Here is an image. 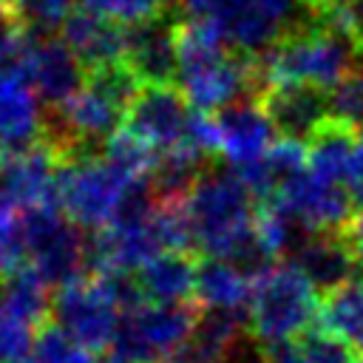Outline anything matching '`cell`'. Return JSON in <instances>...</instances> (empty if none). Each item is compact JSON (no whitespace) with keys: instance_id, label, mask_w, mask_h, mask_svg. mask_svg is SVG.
Here are the masks:
<instances>
[{"instance_id":"1","label":"cell","mask_w":363,"mask_h":363,"mask_svg":"<svg viewBox=\"0 0 363 363\" xmlns=\"http://www.w3.org/2000/svg\"><path fill=\"white\" fill-rule=\"evenodd\" d=\"M363 65V43L340 23L335 11H312L306 23L275 43L261 60V79L267 85H315L337 88Z\"/></svg>"},{"instance_id":"2","label":"cell","mask_w":363,"mask_h":363,"mask_svg":"<svg viewBox=\"0 0 363 363\" xmlns=\"http://www.w3.org/2000/svg\"><path fill=\"white\" fill-rule=\"evenodd\" d=\"M182 207L190 221L193 250L204 258L238 261L252 275L261 272L252 250L258 213L252 207V190L230 167H207L182 199Z\"/></svg>"},{"instance_id":"3","label":"cell","mask_w":363,"mask_h":363,"mask_svg":"<svg viewBox=\"0 0 363 363\" xmlns=\"http://www.w3.org/2000/svg\"><path fill=\"white\" fill-rule=\"evenodd\" d=\"M142 292L133 275L88 272L60 289L51 298V323L68 332L91 352L113 349L122 315L142 303Z\"/></svg>"},{"instance_id":"4","label":"cell","mask_w":363,"mask_h":363,"mask_svg":"<svg viewBox=\"0 0 363 363\" xmlns=\"http://www.w3.org/2000/svg\"><path fill=\"white\" fill-rule=\"evenodd\" d=\"M318 286L292 264L278 261L255 275L247 306V335L261 349L292 343L312 332L320 315Z\"/></svg>"},{"instance_id":"5","label":"cell","mask_w":363,"mask_h":363,"mask_svg":"<svg viewBox=\"0 0 363 363\" xmlns=\"http://www.w3.org/2000/svg\"><path fill=\"white\" fill-rule=\"evenodd\" d=\"M142 190L147 187L130 182L111 162H105L102 153H77L62 159L57 179V207L79 230L99 233L111 227Z\"/></svg>"},{"instance_id":"6","label":"cell","mask_w":363,"mask_h":363,"mask_svg":"<svg viewBox=\"0 0 363 363\" xmlns=\"http://www.w3.org/2000/svg\"><path fill=\"white\" fill-rule=\"evenodd\" d=\"M199 312L190 303L170 306V303H150L142 301L122 315L113 357L128 363H167L182 354Z\"/></svg>"},{"instance_id":"7","label":"cell","mask_w":363,"mask_h":363,"mask_svg":"<svg viewBox=\"0 0 363 363\" xmlns=\"http://www.w3.org/2000/svg\"><path fill=\"white\" fill-rule=\"evenodd\" d=\"M26 227L31 252L28 269H34L48 286L60 289L88 275V238L57 204L26 210Z\"/></svg>"},{"instance_id":"8","label":"cell","mask_w":363,"mask_h":363,"mask_svg":"<svg viewBox=\"0 0 363 363\" xmlns=\"http://www.w3.org/2000/svg\"><path fill=\"white\" fill-rule=\"evenodd\" d=\"M309 14L312 9L301 0H230L210 20L235 54L261 60L289 31L301 28Z\"/></svg>"},{"instance_id":"9","label":"cell","mask_w":363,"mask_h":363,"mask_svg":"<svg viewBox=\"0 0 363 363\" xmlns=\"http://www.w3.org/2000/svg\"><path fill=\"white\" fill-rule=\"evenodd\" d=\"M267 201H275L303 233H343L357 216V201L349 187L323 182L309 170L284 182Z\"/></svg>"},{"instance_id":"10","label":"cell","mask_w":363,"mask_h":363,"mask_svg":"<svg viewBox=\"0 0 363 363\" xmlns=\"http://www.w3.org/2000/svg\"><path fill=\"white\" fill-rule=\"evenodd\" d=\"M275 142L278 130L258 99H247L216 113V156H221L238 179L258 170Z\"/></svg>"},{"instance_id":"11","label":"cell","mask_w":363,"mask_h":363,"mask_svg":"<svg viewBox=\"0 0 363 363\" xmlns=\"http://www.w3.org/2000/svg\"><path fill=\"white\" fill-rule=\"evenodd\" d=\"M62 153L43 139L40 145L0 156V210H34L57 204V179Z\"/></svg>"},{"instance_id":"12","label":"cell","mask_w":363,"mask_h":363,"mask_svg":"<svg viewBox=\"0 0 363 363\" xmlns=\"http://www.w3.org/2000/svg\"><path fill=\"white\" fill-rule=\"evenodd\" d=\"M179 11L162 14L128 26L125 31V65L142 85H173L179 79Z\"/></svg>"},{"instance_id":"13","label":"cell","mask_w":363,"mask_h":363,"mask_svg":"<svg viewBox=\"0 0 363 363\" xmlns=\"http://www.w3.org/2000/svg\"><path fill=\"white\" fill-rule=\"evenodd\" d=\"M193 108L176 85H142L133 96L125 128L145 139L153 150L167 153L187 139Z\"/></svg>"},{"instance_id":"14","label":"cell","mask_w":363,"mask_h":363,"mask_svg":"<svg viewBox=\"0 0 363 363\" xmlns=\"http://www.w3.org/2000/svg\"><path fill=\"white\" fill-rule=\"evenodd\" d=\"M261 108L267 111L269 122L275 125L278 136L309 142L329 119H332V102L329 91L315 85H267L258 96Z\"/></svg>"},{"instance_id":"15","label":"cell","mask_w":363,"mask_h":363,"mask_svg":"<svg viewBox=\"0 0 363 363\" xmlns=\"http://www.w3.org/2000/svg\"><path fill=\"white\" fill-rule=\"evenodd\" d=\"M43 99L20 71L0 68V156L28 150L45 139Z\"/></svg>"},{"instance_id":"16","label":"cell","mask_w":363,"mask_h":363,"mask_svg":"<svg viewBox=\"0 0 363 363\" xmlns=\"http://www.w3.org/2000/svg\"><path fill=\"white\" fill-rule=\"evenodd\" d=\"M85 79V65L60 37H34L28 57V82L51 111L77 96Z\"/></svg>"},{"instance_id":"17","label":"cell","mask_w":363,"mask_h":363,"mask_svg":"<svg viewBox=\"0 0 363 363\" xmlns=\"http://www.w3.org/2000/svg\"><path fill=\"white\" fill-rule=\"evenodd\" d=\"M125 31L128 26H119L79 6L60 28V40L77 54L85 71H96L113 62H125Z\"/></svg>"},{"instance_id":"18","label":"cell","mask_w":363,"mask_h":363,"mask_svg":"<svg viewBox=\"0 0 363 363\" xmlns=\"http://www.w3.org/2000/svg\"><path fill=\"white\" fill-rule=\"evenodd\" d=\"M289 261L323 295L352 281V272L357 269L343 233H306L292 250Z\"/></svg>"},{"instance_id":"19","label":"cell","mask_w":363,"mask_h":363,"mask_svg":"<svg viewBox=\"0 0 363 363\" xmlns=\"http://www.w3.org/2000/svg\"><path fill=\"white\" fill-rule=\"evenodd\" d=\"M255 275L238 264L224 258H204L196 275V303L204 312H238L247 315L252 298Z\"/></svg>"},{"instance_id":"20","label":"cell","mask_w":363,"mask_h":363,"mask_svg":"<svg viewBox=\"0 0 363 363\" xmlns=\"http://www.w3.org/2000/svg\"><path fill=\"white\" fill-rule=\"evenodd\" d=\"M196 275L199 264L190 252H162L147 261L133 278L145 301L182 306L196 298Z\"/></svg>"},{"instance_id":"21","label":"cell","mask_w":363,"mask_h":363,"mask_svg":"<svg viewBox=\"0 0 363 363\" xmlns=\"http://www.w3.org/2000/svg\"><path fill=\"white\" fill-rule=\"evenodd\" d=\"M244 332H247V315L201 312L176 363H227L233 352L244 343Z\"/></svg>"},{"instance_id":"22","label":"cell","mask_w":363,"mask_h":363,"mask_svg":"<svg viewBox=\"0 0 363 363\" xmlns=\"http://www.w3.org/2000/svg\"><path fill=\"white\" fill-rule=\"evenodd\" d=\"M318 323L352 354L363 357V278H352L343 286L326 292L320 301Z\"/></svg>"},{"instance_id":"23","label":"cell","mask_w":363,"mask_h":363,"mask_svg":"<svg viewBox=\"0 0 363 363\" xmlns=\"http://www.w3.org/2000/svg\"><path fill=\"white\" fill-rule=\"evenodd\" d=\"M354 136H357V130H352L349 125H343L337 119H329L306 145V170L323 182L346 187Z\"/></svg>"},{"instance_id":"24","label":"cell","mask_w":363,"mask_h":363,"mask_svg":"<svg viewBox=\"0 0 363 363\" xmlns=\"http://www.w3.org/2000/svg\"><path fill=\"white\" fill-rule=\"evenodd\" d=\"M102 159L111 162L119 173H125L130 182L136 184H145L150 187V179H153V170L159 164V150H153L145 139H139L136 133H130L125 125L105 139V145L99 147Z\"/></svg>"},{"instance_id":"25","label":"cell","mask_w":363,"mask_h":363,"mask_svg":"<svg viewBox=\"0 0 363 363\" xmlns=\"http://www.w3.org/2000/svg\"><path fill=\"white\" fill-rule=\"evenodd\" d=\"M28 227L26 213L0 210V281L28 269Z\"/></svg>"},{"instance_id":"26","label":"cell","mask_w":363,"mask_h":363,"mask_svg":"<svg viewBox=\"0 0 363 363\" xmlns=\"http://www.w3.org/2000/svg\"><path fill=\"white\" fill-rule=\"evenodd\" d=\"M31 360L34 363H99L96 352H91L88 346L74 340L68 332H62L51 320L45 326H40V332H37Z\"/></svg>"},{"instance_id":"27","label":"cell","mask_w":363,"mask_h":363,"mask_svg":"<svg viewBox=\"0 0 363 363\" xmlns=\"http://www.w3.org/2000/svg\"><path fill=\"white\" fill-rule=\"evenodd\" d=\"M79 0H11L17 20L37 37H54L77 11Z\"/></svg>"},{"instance_id":"28","label":"cell","mask_w":363,"mask_h":363,"mask_svg":"<svg viewBox=\"0 0 363 363\" xmlns=\"http://www.w3.org/2000/svg\"><path fill=\"white\" fill-rule=\"evenodd\" d=\"M37 326L0 306V363H23L31 357Z\"/></svg>"},{"instance_id":"29","label":"cell","mask_w":363,"mask_h":363,"mask_svg":"<svg viewBox=\"0 0 363 363\" xmlns=\"http://www.w3.org/2000/svg\"><path fill=\"white\" fill-rule=\"evenodd\" d=\"M79 6L113 20L119 26H136V23L150 20L167 9L164 0H79Z\"/></svg>"},{"instance_id":"30","label":"cell","mask_w":363,"mask_h":363,"mask_svg":"<svg viewBox=\"0 0 363 363\" xmlns=\"http://www.w3.org/2000/svg\"><path fill=\"white\" fill-rule=\"evenodd\" d=\"M329 102H332V119L360 133L363 130V71L352 74L337 88H332Z\"/></svg>"},{"instance_id":"31","label":"cell","mask_w":363,"mask_h":363,"mask_svg":"<svg viewBox=\"0 0 363 363\" xmlns=\"http://www.w3.org/2000/svg\"><path fill=\"white\" fill-rule=\"evenodd\" d=\"M346 187L357 207H363V130L354 136V150H352V164H349V179Z\"/></svg>"},{"instance_id":"32","label":"cell","mask_w":363,"mask_h":363,"mask_svg":"<svg viewBox=\"0 0 363 363\" xmlns=\"http://www.w3.org/2000/svg\"><path fill=\"white\" fill-rule=\"evenodd\" d=\"M343 238H346V244H349V252H352V258H354V267L363 272V213H357V216L349 221V227L343 230Z\"/></svg>"},{"instance_id":"33","label":"cell","mask_w":363,"mask_h":363,"mask_svg":"<svg viewBox=\"0 0 363 363\" xmlns=\"http://www.w3.org/2000/svg\"><path fill=\"white\" fill-rule=\"evenodd\" d=\"M227 3L230 0H179V6L187 11V17H201V20L216 17Z\"/></svg>"},{"instance_id":"34","label":"cell","mask_w":363,"mask_h":363,"mask_svg":"<svg viewBox=\"0 0 363 363\" xmlns=\"http://www.w3.org/2000/svg\"><path fill=\"white\" fill-rule=\"evenodd\" d=\"M346 3H349V0H320L315 11H320V14H323V11H335V9H340V6H346Z\"/></svg>"},{"instance_id":"35","label":"cell","mask_w":363,"mask_h":363,"mask_svg":"<svg viewBox=\"0 0 363 363\" xmlns=\"http://www.w3.org/2000/svg\"><path fill=\"white\" fill-rule=\"evenodd\" d=\"M111 363H128V360H119V357H113V360H111Z\"/></svg>"},{"instance_id":"36","label":"cell","mask_w":363,"mask_h":363,"mask_svg":"<svg viewBox=\"0 0 363 363\" xmlns=\"http://www.w3.org/2000/svg\"><path fill=\"white\" fill-rule=\"evenodd\" d=\"M352 363H363V357H357V360H352Z\"/></svg>"},{"instance_id":"37","label":"cell","mask_w":363,"mask_h":363,"mask_svg":"<svg viewBox=\"0 0 363 363\" xmlns=\"http://www.w3.org/2000/svg\"><path fill=\"white\" fill-rule=\"evenodd\" d=\"M23 363H34V360H31V357H28V360H23Z\"/></svg>"},{"instance_id":"38","label":"cell","mask_w":363,"mask_h":363,"mask_svg":"<svg viewBox=\"0 0 363 363\" xmlns=\"http://www.w3.org/2000/svg\"><path fill=\"white\" fill-rule=\"evenodd\" d=\"M3 3H11V0H3Z\"/></svg>"}]
</instances>
